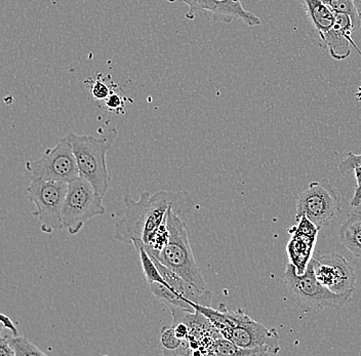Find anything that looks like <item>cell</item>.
I'll use <instances>...</instances> for the list:
<instances>
[{"mask_svg":"<svg viewBox=\"0 0 361 356\" xmlns=\"http://www.w3.org/2000/svg\"><path fill=\"white\" fill-rule=\"evenodd\" d=\"M180 202L179 193L160 190L151 195L143 191L139 200L123 198V207L114 223V240L134 245H148L154 232L166 220L169 207Z\"/></svg>","mask_w":361,"mask_h":356,"instance_id":"obj_1","label":"cell"},{"mask_svg":"<svg viewBox=\"0 0 361 356\" xmlns=\"http://www.w3.org/2000/svg\"><path fill=\"white\" fill-rule=\"evenodd\" d=\"M116 137V128H109L101 138L73 133L66 136L78 161L79 177L87 180L102 197H105L111 180L106 155Z\"/></svg>","mask_w":361,"mask_h":356,"instance_id":"obj_2","label":"cell"},{"mask_svg":"<svg viewBox=\"0 0 361 356\" xmlns=\"http://www.w3.org/2000/svg\"><path fill=\"white\" fill-rule=\"evenodd\" d=\"M293 301L305 312L324 309L338 310L351 301L353 293L336 294L318 281L312 261L303 274H298L292 263L282 276Z\"/></svg>","mask_w":361,"mask_h":356,"instance_id":"obj_3","label":"cell"},{"mask_svg":"<svg viewBox=\"0 0 361 356\" xmlns=\"http://www.w3.org/2000/svg\"><path fill=\"white\" fill-rule=\"evenodd\" d=\"M166 224L171 234L168 245L159 253H148L192 285L200 290H207L204 279L192 252L186 223L173 211V207L169 209Z\"/></svg>","mask_w":361,"mask_h":356,"instance_id":"obj_4","label":"cell"},{"mask_svg":"<svg viewBox=\"0 0 361 356\" xmlns=\"http://www.w3.org/2000/svg\"><path fill=\"white\" fill-rule=\"evenodd\" d=\"M102 197L96 189L85 178L68 183V191L62 209L64 228L69 234L76 235L90 219L105 214Z\"/></svg>","mask_w":361,"mask_h":356,"instance_id":"obj_5","label":"cell"},{"mask_svg":"<svg viewBox=\"0 0 361 356\" xmlns=\"http://www.w3.org/2000/svg\"><path fill=\"white\" fill-rule=\"evenodd\" d=\"M342 214L340 193L327 179L311 182L295 204V220L307 217L322 229Z\"/></svg>","mask_w":361,"mask_h":356,"instance_id":"obj_6","label":"cell"},{"mask_svg":"<svg viewBox=\"0 0 361 356\" xmlns=\"http://www.w3.org/2000/svg\"><path fill=\"white\" fill-rule=\"evenodd\" d=\"M27 198L33 202L36 211L32 215L39 221L40 230L51 234L64 228L62 209L68 191V183L32 179L27 187Z\"/></svg>","mask_w":361,"mask_h":356,"instance_id":"obj_7","label":"cell"},{"mask_svg":"<svg viewBox=\"0 0 361 356\" xmlns=\"http://www.w3.org/2000/svg\"><path fill=\"white\" fill-rule=\"evenodd\" d=\"M231 324L222 333L240 348L259 351L261 355H277L281 350L279 336L245 314L243 310L230 311Z\"/></svg>","mask_w":361,"mask_h":356,"instance_id":"obj_8","label":"cell"},{"mask_svg":"<svg viewBox=\"0 0 361 356\" xmlns=\"http://www.w3.org/2000/svg\"><path fill=\"white\" fill-rule=\"evenodd\" d=\"M26 168L32 179L70 183L79 177L78 161L66 137L49 148L37 161H28Z\"/></svg>","mask_w":361,"mask_h":356,"instance_id":"obj_9","label":"cell"},{"mask_svg":"<svg viewBox=\"0 0 361 356\" xmlns=\"http://www.w3.org/2000/svg\"><path fill=\"white\" fill-rule=\"evenodd\" d=\"M313 267L316 278L322 285L336 294L354 293L356 274L353 266L342 254L324 253L313 256Z\"/></svg>","mask_w":361,"mask_h":356,"instance_id":"obj_10","label":"cell"},{"mask_svg":"<svg viewBox=\"0 0 361 356\" xmlns=\"http://www.w3.org/2000/svg\"><path fill=\"white\" fill-rule=\"evenodd\" d=\"M288 233L290 234V240L286 247L288 260L298 274H303L314 256L318 234L303 231L298 228L297 225L288 229Z\"/></svg>","mask_w":361,"mask_h":356,"instance_id":"obj_11","label":"cell"},{"mask_svg":"<svg viewBox=\"0 0 361 356\" xmlns=\"http://www.w3.org/2000/svg\"><path fill=\"white\" fill-rule=\"evenodd\" d=\"M213 1V10L214 21L231 23L234 20H239L247 26H259L262 24L258 16L248 12L243 6L241 0H212Z\"/></svg>","mask_w":361,"mask_h":356,"instance_id":"obj_12","label":"cell"},{"mask_svg":"<svg viewBox=\"0 0 361 356\" xmlns=\"http://www.w3.org/2000/svg\"><path fill=\"white\" fill-rule=\"evenodd\" d=\"M307 16L319 36L320 42L335 28V13L322 0H303Z\"/></svg>","mask_w":361,"mask_h":356,"instance_id":"obj_13","label":"cell"},{"mask_svg":"<svg viewBox=\"0 0 361 356\" xmlns=\"http://www.w3.org/2000/svg\"><path fill=\"white\" fill-rule=\"evenodd\" d=\"M338 240L356 258L361 260V211H354L338 228Z\"/></svg>","mask_w":361,"mask_h":356,"instance_id":"obj_14","label":"cell"},{"mask_svg":"<svg viewBox=\"0 0 361 356\" xmlns=\"http://www.w3.org/2000/svg\"><path fill=\"white\" fill-rule=\"evenodd\" d=\"M90 96L94 102H98L99 106L105 102L106 99L110 96L113 89H114L115 82L112 80L111 75H103L102 73H96L90 76L85 81Z\"/></svg>","mask_w":361,"mask_h":356,"instance_id":"obj_15","label":"cell"},{"mask_svg":"<svg viewBox=\"0 0 361 356\" xmlns=\"http://www.w3.org/2000/svg\"><path fill=\"white\" fill-rule=\"evenodd\" d=\"M207 355H261L259 351L252 349L240 348L233 342L228 340L224 336L218 338L207 351Z\"/></svg>","mask_w":361,"mask_h":356,"instance_id":"obj_16","label":"cell"},{"mask_svg":"<svg viewBox=\"0 0 361 356\" xmlns=\"http://www.w3.org/2000/svg\"><path fill=\"white\" fill-rule=\"evenodd\" d=\"M333 13H346L351 17L355 31L361 26V18L356 10L354 0H322Z\"/></svg>","mask_w":361,"mask_h":356,"instance_id":"obj_17","label":"cell"},{"mask_svg":"<svg viewBox=\"0 0 361 356\" xmlns=\"http://www.w3.org/2000/svg\"><path fill=\"white\" fill-rule=\"evenodd\" d=\"M133 102L132 99L128 98L124 94L123 90L118 85H115L110 96L102 104L101 108H105L108 112L117 115L126 113V103Z\"/></svg>","mask_w":361,"mask_h":356,"instance_id":"obj_18","label":"cell"},{"mask_svg":"<svg viewBox=\"0 0 361 356\" xmlns=\"http://www.w3.org/2000/svg\"><path fill=\"white\" fill-rule=\"evenodd\" d=\"M8 340L15 356L47 355L42 349L31 343L24 336H8Z\"/></svg>","mask_w":361,"mask_h":356,"instance_id":"obj_19","label":"cell"},{"mask_svg":"<svg viewBox=\"0 0 361 356\" xmlns=\"http://www.w3.org/2000/svg\"><path fill=\"white\" fill-rule=\"evenodd\" d=\"M171 4L180 2L185 4L189 8L188 12L185 15V18L189 21H193L197 13L209 12L213 10V1L212 0H168Z\"/></svg>","mask_w":361,"mask_h":356,"instance_id":"obj_20","label":"cell"},{"mask_svg":"<svg viewBox=\"0 0 361 356\" xmlns=\"http://www.w3.org/2000/svg\"><path fill=\"white\" fill-rule=\"evenodd\" d=\"M160 343L166 350L173 352V351L178 350L180 348V345L183 344V340L178 337L173 326H166V328L162 329L161 335H160Z\"/></svg>","mask_w":361,"mask_h":356,"instance_id":"obj_21","label":"cell"},{"mask_svg":"<svg viewBox=\"0 0 361 356\" xmlns=\"http://www.w3.org/2000/svg\"><path fill=\"white\" fill-rule=\"evenodd\" d=\"M356 168H361V154H354L352 152L348 153L344 161L338 164V168L343 173L353 172Z\"/></svg>","mask_w":361,"mask_h":356,"instance_id":"obj_22","label":"cell"},{"mask_svg":"<svg viewBox=\"0 0 361 356\" xmlns=\"http://www.w3.org/2000/svg\"><path fill=\"white\" fill-rule=\"evenodd\" d=\"M353 172L355 173L356 188L351 200V206L357 207L361 206V168H356Z\"/></svg>","mask_w":361,"mask_h":356,"instance_id":"obj_23","label":"cell"},{"mask_svg":"<svg viewBox=\"0 0 361 356\" xmlns=\"http://www.w3.org/2000/svg\"><path fill=\"white\" fill-rule=\"evenodd\" d=\"M0 356H15V352L8 342V336L0 339Z\"/></svg>","mask_w":361,"mask_h":356,"instance_id":"obj_24","label":"cell"},{"mask_svg":"<svg viewBox=\"0 0 361 356\" xmlns=\"http://www.w3.org/2000/svg\"><path fill=\"white\" fill-rule=\"evenodd\" d=\"M0 321H1L2 328L8 329V331L13 333V336H18L17 326H15L13 321H11L8 315L4 314V313L0 314Z\"/></svg>","mask_w":361,"mask_h":356,"instance_id":"obj_25","label":"cell"},{"mask_svg":"<svg viewBox=\"0 0 361 356\" xmlns=\"http://www.w3.org/2000/svg\"><path fill=\"white\" fill-rule=\"evenodd\" d=\"M354 1H355L356 10H357L361 18V0H354Z\"/></svg>","mask_w":361,"mask_h":356,"instance_id":"obj_26","label":"cell"},{"mask_svg":"<svg viewBox=\"0 0 361 356\" xmlns=\"http://www.w3.org/2000/svg\"><path fill=\"white\" fill-rule=\"evenodd\" d=\"M355 98L358 102H361V85L360 87H358V92L355 94Z\"/></svg>","mask_w":361,"mask_h":356,"instance_id":"obj_27","label":"cell"}]
</instances>
